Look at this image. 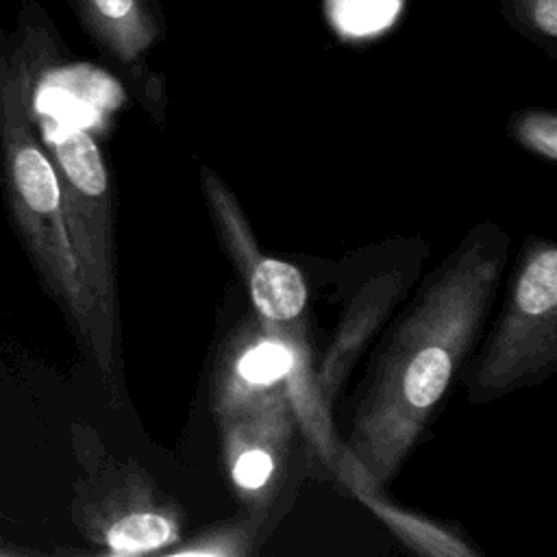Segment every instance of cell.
I'll return each mask as SVG.
<instances>
[{
	"mask_svg": "<svg viewBox=\"0 0 557 557\" xmlns=\"http://www.w3.org/2000/svg\"><path fill=\"white\" fill-rule=\"evenodd\" d=\"M509 237L474 226L383 337L357 394L337 476L383 490L403 468L463 368L507 263Z\"/></svg>",
	"mask_w": 557,
	"mask_h": 557,
	"instance_id": "obj_1",
	"label": "cell"
},
{
	"mask_svg": "<svg viewBox=\"0 0 557 557\" xmlns=\"http://www.w3.org/2000/svg\"><path fill=\"white\" fill-rule=\"evenodd\" d=\"M48 26L33 0L22 2L13 33L0 26V187L11 228L41 289L63 313L83 355L96 366V315L70 244L59 176L33 109L37 81L57 59Z\"/></svg>",
	"mask_w": 557,
	"mask_h": 557,
	"instance_id": "obj_2",
	"label": "cell"
},
{
	"mask_svg": "<svg viewBox=\"0 0 557 557\" xmlns=\"http://www.w3.org/2000/svg\"><path fill=\"white\" fill-rule=\"evenodd\" d=\"M35 124L54 163L63 215L98 329L96 370L111 381L117 368L120 302L113 187L102 150L89 126L33 96Z\"/></svg>",
	"mask_w": 557,
	"mask_h": 557,
	"instance_id": "obj_3",
	"label": "cell"
},
{
	"mask_svg": "<svg viewBox=\"0 0 557 557\" xmlns=\"http://www.w3.org/2000/svg\"><path fill=\"white\" fill-rule=\"evenodd\" d=\"M468 398L490 403L537 385L557 368V248L533 239L520 252L509 296L470 363Z\"/></svg>",
	"mask_w": 557,
	"mask_h": 557,
	"instance_id": "obj_4",
	"label": "cell"
},
{
	"mask_svg": "<svg viewBox=\"0 0 557 557\" xmlns=\"http://www.w3.org/2000/svg\"><path fill=\"white\" fill-rule=\"evenodd\" d=\"M72 520L81 535L107 555L165 553L181 542L176 503L144 468L94 457L74 485Z\"/></svg>",
	"mask_w": 557,
	"mask_h": 557,
	"instance_id": "obj_5",
	"label": "cell"
},
{
	"mask_svg": "<svg viewBox=\"0 0 557 557\" xmlns=\"http://www.w3.org/2000/svg\"><path fill=\"white\" fill-rule=\"evenodd\" d=\"M233 492L252 518H263L285 485L298 429L287 392L213 409Z\"/></svg>",
	"mask_w": 557,
	"mask_h": 557,
	"instance_id": "obj_6",
	"label": "cell"
},
{
	"mask_svg": "<svg viewBox=\"0 0 557 557\" xmlns=\"http://www.w3.org/2000/svg\"><path fill=\"white\" fill-rule=\"evenodd\" d=\"M400 287L403 278L398 272L376 276L361 289V294L355 298L344 320L339 322L324 359L313 372L315 392L326 411L348 370L352 368V361L357 359L361 346L370 339V335L383 322L385 313L392 309V302Z\"/></svg>",
	"mask_w": 557,
	"mask_h": 557,
	"instance_id": "obj_7",
	"label": "cell"
},
{
	"mask_svg": "<svg viewBox=\"0 0 557 557\" xmlns=\"http://www.w3.org/2000/svg\"><path fill=\"white\" fill-rule=\"evenodd\" d=\"M83 30L115 61L131 65L159 37L148 0H67Z\"/></svg>",
	"mask_w": 557,
	"mask_h": 557,
	"instance_id": "obj_8",
	"label": "cell"
},
{
	"mask_svg": "<svg viewBox=\"0 0 557 557\" xmlns=\"http://www.w3.org/2000/svg\"><path fill=\"white\" fill-rule=\"evenodd\" d=\"M348 492L363 503L407 548L429 557H472L474 550L450 527L407 511L381 496V490L348 487Z\"/></svg>",
	"mask_w": 557,
	"mask_h": 557,
	"instance_id": "obj_9",
	"label": "cell"
},
{
	"mask_svg": "<svg viewBox=\"0 0 557 557\" xmlns=\"http://www.w3.org/2000/svg\"><path fill=\"white\" fill-rule=\"evenodd\" d=\"M255 520L228 522L196 535L191 542H176L165 555H215V557H239L248 555L255 542Z\"/></svg>",
	"mask_w": 557,
	"mask_h": 557,
	"instance_id": "obj_10",
	"label": "cell"
},
{
	"mask_svg": "<svg viewBox=\"0 0 557 557\" xmlns=\"http://www.w3.org/2000/svg\"><path fill=\"white\" fill-rule=\"evenodd\" d=\"M516 139L535 154L555 161L557 159V117L550 111L524 113L513 126Z\"/></svg>",
	"mask_w": 557,
	"mask_h": 557,
	"instance_id": "obj_11",
	"label": "cell"
},
{
	"mask_svg": "<svg viewBox=\"0 0 557 557\" xmlns=\"http://www.w3.org/2000/svg\"><path fill=\"white\" fill-rule=\"evenodd\" d=\"M531 15H533V24L546 37L557 35V0H533Z\"/></svg>",
	"mask_w": 557,
	"mask_h": 557,
	"instance_id": "obj_12",
	"label": "cell"
}]
</instances>
